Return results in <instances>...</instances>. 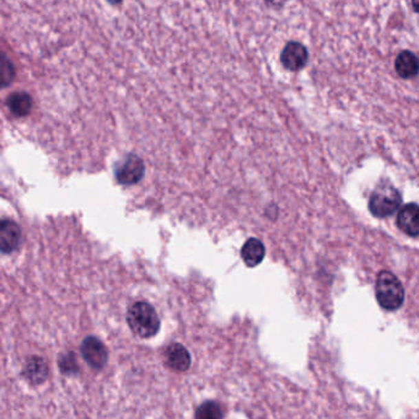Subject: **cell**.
<instances>
[{
	"mask_svg": "<svg viewBox=\"0 0 419 419\" xmlns=\"http://www.w3.org/2000/svg\"><path fill=\"white\" fill-rule=\"evenodd\" d=\"M264 255H266V248L264 244L255 237L248 239L241 248V257L247 267L259 266L264 261Z\"/></svg>",
	"mask_w": 419,
	"mask_h": 419,
	"instance_id": "4fadbf2b",
	"label": "cell"
},
{
	"mask_svg": "<svg viewBox=\"0 0 419 419\" xmlns=\"http://www.w3.org/2000/svg\"><path fill=\"white\" fill-rule=\"evenodd\" d=\"M21 239V230L14 220L3 219L0 223V250L10 253L18 248Z\"/></svg>",
	"mask_w": 419,
	"mask_h": 419,
	"instance_id": "52a82bcc",
	"label": "cell"
},
{
	"mask_svg": "<svg viewBox=\"0 0 419 419\" xmlns=\"http://www.w3.org/2000/svg\"><path fill=\"white\" fill-rule=\"evenodd\" d=\"M412 6H413L416 12H419V3H412Z\"/></svg>",
	"mask_w": 419,
	"mask_h": 419,
	"instance_id": "e0dca14e",
	"label": "cell"
},
{
	"mask_svg": "<svg viewBox=\"0 0 419 419\" xmlns=\"http://www.w3.org/2000/svg\"><path fill=\"white\" fill-rule=\"evenodd\" d=\"M127 322L139 339H151L160 328V320L155 309L148 303H136L127 314Z\"/></svg>",
	"mask_w": 419,
	"mask_h": 419,
	"instance_id": "6da1fadb",
	"label": "cell"
},
{
	"mask_svg": "<svg viewBox=\"0 0 419 419\" xmlns=\"http://www.w3.org/2000/svg\"><path fill=\"white\" fill-rule=\"evenodd\" d=\"M396 224L408 236L419 235V206L409 203L397 214Z\"/></svg>",
	"mask_w": 419,
	"mask_h": 419,
	"instance_id": "ba28073f",
	"label": "cell"
},
{
	"mask_svg": "<svg viewBox=\"0 0 419 419\" xmlns=\"http://www.w3.org/2000/svg\"><path fill=\"white\" fill-rule=\"evenodd\" d=\"M61 367L62 372L65 374H72L76 372V362H75V356L73 353H68L67 356H62L61 359Z\"/></svg>",
	"mask_w": 419,
	"mask_h": 419,
	"instance_id": "2e32d148",
	"label": "cell"
},
{
	"mask_svg": "<svg viewBox=\"0 0 419 419\" xmlns=\"http://www.w3.org/2000/svg\"><path fill=\"white\" fill-rule=\"evenodd\" d=\"M309 61V53L304 45L299 42H289L284 47L281 54V62L287 69L297 70L303 69Z\"/></svg>",
	"mask_w": 419,
	"mask_h": 419,
	"instance_id": "8992f818",
	"label": "cell"
},
{
	"mask_svg": "<svg viewBox=\"0 0 419 419\" xmlns=\"http://www.w3.org/2000/svg\"><path fill=\"white\" fill-rule=\"evenodd\" d=\"M401 203V193L392 184L385 182L379 184L372 193L369 209L375 217L386 218L396 213Z\"/></svg>",
	"mask_w": 419,
	"mask_h": 419,
	"instance_id": "3957f363",
	"label": "cell"
},
{
	"mask_svg": "<svg viewBox=\"0 0 419 419\" xmlns=\"http://www.w3.org/2000/svg\"><path fill=\"white\" fill-rule=\"evenodd\" d=\"M397 74L403 79H411L419 73V58L411 51H402L395 61Z\"/></svg>",
	"mask_w": 419,
	"mask_h": 419,
	"instance_id": "30bf717a",
	"label": "cell"
},
{
	"mask_svg": "<svg viewBox=\"0 0 419 419\" xmlns=\"http://www.w3.org/2000/svg\"><path fill=\"white\" fill-rule=\"evenodd\" d=\"M81 356L94 369H103L107 363V350L96 337H87L81 343Z\"/></svg>",
	"mask_w": 419,
	"mask_h": 419,
	"instance_id": "5b68a950",
	"label": "cell"
},
{
	"mask_svg": "<svg viewBox=\"0 0 419 419\" xmlns=\"http://www.w3.org/2000/svg\"><path fill=\"white\" fill-rule=\"evenodd\" d=\"M195 419H223V411L217 402H204L197 409Z\"/></svg>",
	"mask_w": 419,
	"mask_h": 419,
	"instance_id": "5bb4252c",
	"label": "cell"
},
{
	"mask_svg": "<svg viewBox=\"0 0 419 419\" xmlns=\"http://www.w3.org/2000/svg\"><path fill=\"white\" fill-rule=\"evenodd\" d=\"M6 104L15 117H26L31 112L34 101L28 92H17L8 96Z\"/></svg>",
	"mask_w": 419,
	"mask_h": 419,
	"instance_id": "7c38bea8",
	"label": "cell"
},
{
	"mask_svg": "<svg viewBox=\"0 0 419 419\" xmlns=\"http://www.w3.org/2000/svg\"><path fill=\"white\" fill-rule=\"evenodd\" d=\"M165 363L173 372L184 373L191 365L189 350L180 343H173L165 350Z\"/></svg>",
	"mask_w": 419,
	"mask_h": 419,
	"instance_id": "9c48e42d",
	"label": "cell"
},
{
	"mask_svg": "<svg viewBox=\"0 0 419 419\" xmlns=\"http://www.w3.org/2000/svg\"><path fill=\"white\" fill-rule=\"evenodd\" d=\"M375 295L385 310H398L405 301V289L401 281L389 270H381L376 278Z\"/></svg>",
	"mask_w": 419,
	"mask_h": 419,
	"instance_id": "7a4b0ae2",
	"label": "cell"
},
{
	"mask_svg": "<svg viewBox=\"0 0 419 419\" xmlns=\"http://www.w3.org/2000/svg\"><path fill=\"white\" fill-rule=\"evenodd\" d=\"M144 175H145L144 161L134 154L126 156L125 160L120 164V166L117 167L115 173L117 182L123 186L138 184L144 178Z\"/></svg>",
	"mask_w": 419,
	"mask_h": 419,
	"instance_id": "277c9868",
	"label": "cell"
},
{
	"mask_svg": "<svg viewBox=\"0 0 419 419\" xmlns=\"http://www.w3.org/2000/svg\"><path fill=\"white\" fill-rule=\"evenodd\" d=\"M23 376L32 385L45 383L48 376V367L45 359H42L40 356L30 358L23 367Z\"/></svg>",
	"mask_w": 419,
	"mask_h": 419,
	"instance_id": "8fae6325",
	"label": "cell"
},
{
	"mask_svg": "<svg viewBox=\"0 0 419 419\" xmlns=\"http://www.w3.org/2000/svg\"><path fill=\"white\" fill-rule=\"evenodd\" d=\"M0 80L1 87H9L15 78V67L12 61L6 57V53L1 54V65H0Z\"/></svg>",
	"mask_w": 419,
	"mask_h": 419,
	"instance_id": "9a60e30c",
	"label": "cell"
}]
</instances>
